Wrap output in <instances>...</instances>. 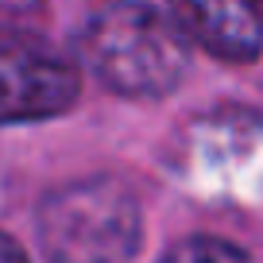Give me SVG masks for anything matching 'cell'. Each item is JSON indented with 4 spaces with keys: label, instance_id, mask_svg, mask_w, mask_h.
<instances>
[{
    "label": "cell",
    "instance_id": "obj_2",
    "mask_svg": "<svg viewBox=\"0 0 263 263\" xmlns=\"http://www.w3.org/2000/svg\"><path fill=\"white\" fill-rule=\"evenodd\" d=\"M50 263H128L143 244L140 201L120 178H78L50 190L35 213Z\"/></svg>",
    "mask_w": 263,
    "mask_h": 263
},
{
    "label": "cell",
    "instance_id": "obj_3",
    "mask_svg": "<svg viewBox=\"0 0 263 263\" xmlns=\"http://www.w3.org/2000/svg\"><path fill=\"white\" fill-rule=\"evenodd\" d=\"M82 74L43 39L0 27V124L58 116L78 101Z\"/></svg>",
    "mask_w": 263,
    "mask_h": 263
},
{
    "label": "cell",
    "instance_id": "obj_1",
    "mask_svg": "<svg viewBox=\"0 0 263 263\" xmlns=\"http://www.w3.org/2000/svg\"><path fill=\"white\" fill-rule=\"evenodd\" d=\"M78 58L120 97H166L190 70V43L159 8L112 0L82 24Z\"/></svg>",
    "mask_w": 263,
    "mask_h": 263
},
{
    "label": "cell",
    "instance_id": "obj_5",
    "mask_svg": "<svg viewBox=\"0 0 263 263\" xmlns=\"http://www.w3.org/2000/svg\"><path fill=\"white\" fill-rule=\"evenodd\" d=\"M159 263H248V255L236 244L217 236H190L182 244H174Z\"/></svg>",
    "mask_w": 263,
    "mask_h": 263
},
{
    "label": "cell",
    "instance_id": "obj_6",
    "mask_svg": "<svg viewBox=\"0 0 263 263\" xmlns=\"http://www.w3.org/2000/svg\"><path fill=\"white\" fill-rule=\"evenodd\" d=\"M0 263H27L24 248H20L16 240L8 236V232H0Z\"/></svg>",
    "mask_w": 263,
    "mask_h": 263
},
{
    "label": "cell",
    "instance_id": "obj_4",
    "mask_svg": "<svg viewBox=\"0 0 263 263\" xmlns=\"http://www.w3.org/2000/svg\"><path fill=\"white\" fill-rule=\"evenodd\" d=\"M186 43L224 62H255L263 50V20L252 0H166Z\"/></svg>",
    "mask_w": 263,
    "mask_h": 263
}]
</instances>
